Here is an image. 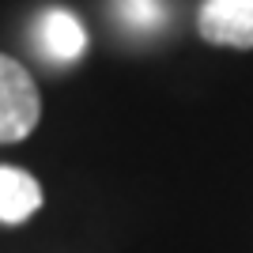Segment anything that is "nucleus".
<instances>
[{
    "mask_svg": "<svg viewBox=\"0 0 253 253\" xmlns=\"http://www.w3.org/2000/svg\"><path fill=\"white\" fill-rule=\"evenodd\" d=\"M117 19L128 31H155L167 19V4L163 0H117Z\"/></svg>",
    "mask_w": 253,
    "mask_h": 253,
    "instance_id": "nucleus-5",
    "label": "nucleus"
},
{
    "mask_svg": "<svg viewBox=\"0 0 253 253\" xmlns=\"http://www.w3.org/2000/svg\"><path fill=\"white\" fill-rule=\"evenodd\" d=\"M42 208L38 181L19 167H0V223H23Z\"/></svg>",
    "mask_w": 253,
    "mask_h": 253,
    "instance_id": "nucleus-4",
    "label": "nucleus"
},
{
    "mask_svg": "<svg viewBox=\"0 0 253 253\" xmlns=\"http://www.w3.org/2000/svg\"><path fill=\"white\" fill-rule=\"evenodd\" d=\"M38 42H42V53L49 61L68 64V61H76V57H84L87 34H84V23L76 19L72 11L53 8V11H45L42 23H38Z\"/></svg>",
    "mask_w": 253,
    "mask_h": 253,
    "instance_id": "nucleus-3",
    "label": "nucleus"
},
{
    "mask_svg": "<svg viewBox=\"0 0 253 253\" xmlns=\"http://www.w3.org/2000/svg\"><path fill=\"white\" fill-rule=\"evenodd\" d=\"M197 31L211 45L253 49V0H204Z\"/></svg>",
    "mask_w": 253,
    "mask_h": 253,
    "instance_id": "nucleus-2",
    "label": "nucleus"
},
{
    "mask_svg": "<svg viewBox=\"0 0 253 253\" xmlns=\"http://www.w3.org/2000/svg\"><path fill=\"white\" fill-rule=\"evenodd\" d=\"M42 117V98L31 72L0 53V144L27 140Z\"/></svg>",
    "mask_w": 253,
    "mask_h": 253,
    "instance_id": "nucleus-1",
    "label": "nucleus"
}]
</instances>
